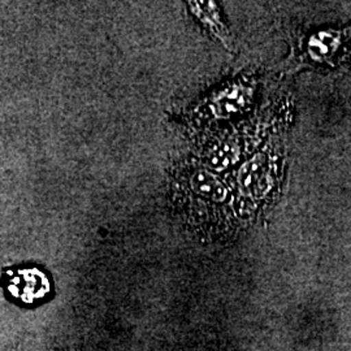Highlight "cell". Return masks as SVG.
Instances as JSON below:
<instances>
[{"label":"cell","mask_w":351,"mask_h":351,"mask_svg":"<svg viewBox=\"0 0 351 351\" xmlns=\"http://www.w3.org/2000/svg\"><path fill=\"white\" fill-rule=\"evenodd\" d=\"M4 287L13 301L32 306L51 293L50 277L38 267H20L4 272Z\"/></svg>","instance_id":"cell-1"},{"label":"cell","mask_w":351,"mask_h":351,"mask_svg":"<svg viewBox=\"0 0 351 351\" xmlns=\"http://www.w3.org/2000/svg\"><path fill=\"white\" fill-rule=\"evenodd\" d=\"M247 97H249L247 90L241 86H236L221 94L216 99L213 103V112L219 116H229V114L239 112V108H242L247 101Z\"/></svg>","instance_id":"cell-5"},{"label":"cell","mask_w":351,"mask_h":351,"mask_svg":"<svg viewBox=\"0 0 351 351\" xmlns=\"http://www.w3.org/2000/svg\"><path fill=\"white\" fill-rule=\"evenodd\" d=\"M239 185L245 195L262 198L271 186V164L263 155L255 156L241 169Z\"/></svg>","instance_id":"cell-3"},{"label":"cell","mask_w":351,"mask_h":351,"mask_svg":"<svg viewBox=\"0 0 351 351\" xmlns=\"http://www.w3.org/2000/svg\"><path fill=\"white\" fill-rule=\"evenodd\" d=\"M310 52L316 59H324L326 56H330L335 52V47L337 49L336 38L330 34H317L316 37L310 40ZM314 58V59H315Z\"/></svg>","instance_id":"cell-6"},{"label":"cell","mask_w":351,"mask_h":351,"mask_svg":"<svg viewBox=\"0 0 351 351\" xmlns=\"http://www.w3.org/2000/svg\"><path fill=\"white\" fill-rule=\"evenodd\" d=\"M190 11L194 13V16H197L204 25L211 29L213 34L216 37L220 38L224 43V27L223 24L219 20V11L216 4L213 1H195V3H190Z\"/></svg>","instance_id":"cell-4"},{"label":"cell","mask_w":351,"mask_h":351,"mask_svg":"<svg viewBox=\"0 0 351 351\" xmlns=\"http://www.w3.org/2000/svg\"><path fill=\"white\" fill-rule=\"evenodd\" d=\"M185 190H189V197L191 195L193 201L203 207L221 204L228 195L224 184L216 176L204 169L190 171L185 178Z\"/></svg>","instance_id":"cell-2"}]
</instances>
